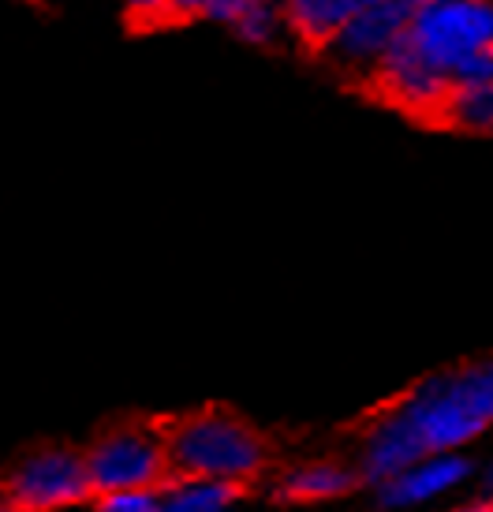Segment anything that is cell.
Listing matches in <instances>:
<instances>
[{
  "instance_id": "cell-1",
  "label": "cell",
  "mask_w": 493,
  "mask_h": 512,
  "mask_svg": "<svg viewBox=\"0 0 493 512\" xmlns=\"http://www.w3.org/2000/svg\"><path fill=\"white\" fill-rule=\"evenodd\" d=\"M493 430V356L441 370L381 412L359 445V475L378 483L430 453H464Z\"/></svg>"
},
{
  "instance_id": "cell-2",
  "label": "cell",
  "mask_w": 493,
  "mask_h": 512,
  "mask_svg": "<svg viewBox=\"0 0 493 512\" xmlns=\"http://www.w3.org/2000/svg\"><path fill=\"white\" fill-rule=\"evenodd\" d=\"M172 475L213 479L240 490L266 471V441L258 430L228 412H198L165 434Z\"/></svg>"
},
{
  "instance_id": "cell-3",
  "label": "cell",
  "mask_w": 493,
  "mask_h": 512,
  "mask_svg": "<svg viewBox=\"0 0 493 512\" xmlns=\"http://www.w3.org/2000/svg\"><path fill=\"white\" fill-rule=\"evenodd\" d=\"M404 38L449 83H456V72L467 60L493 45V4L490 0H452V4L423 0Z\"/></svg>"
},
{
  "instance_id": "cell-4",
  "label": "cell",
  "mask_w": 493,
  "mask_h": 512,
  "mask_svg": "<svg viewBox=\"0 0 493 512\" xmlns=\"http://www.w3.org/2000/svg\"><path fill=\"white\" fill-rule=\"evenodd\" d=\"M94 494L113 490H157L172 479L169 445L157 430L120 427L83 453Z\"/></svg>"
},
{
  "instance_id": "cell-5",
  "label": "cell",
  "mask_w": 493,
  "mask_h": 512,
  "mask_svg": "<svg viewBox=\"0 0 493 512\" xmlns=\"http://www.w3.org/2000/svg\"><path fill=\"white\" fill-rule=\"evenodd\" d=\"M94 494L86 460L71 449H38L23 456L4 483V498L15 512H60L83 505Z\"/></svg>"
},
{
  "instance_id": "cell-6",
  "label": "cell",
  "mask_w": 493,
  "mask_h": 512,
  "mask_svg": "<svg viewBox=\"0 0 493 512\" xmlns=\"http://www.w3.org/2000/svg\"><path fill=\"white\" fill-rule=\"evenodd\" d=\"M419 4H423V0H367V4L325 42V49L333 53V60H337L340 68L374 75L381 60L389 57V49L408 34L411 19L419 12Z\"/></svg>"
},
{
  "instance_id": "cell-7",
  "label": "cell",
  "mask_w": 493,
  "mask_h": 512,
  "mask_svg": "<svg viewBox=\"0 0 493 512\" xmlns=\"http://www.w3.org/2000/svg\"><path fill=\"white\" fill-rule=\"evenodd\" d=\"M471 460L464 453H430L411 460L393 475L378 479L374 486V505L381 512H415L434 501L456 494L471 479Z\"/></svg>"
},
{
  "instance_id": "cell-8",
  "label": "cell",
  "mask_w": 493,
  "mask_h": 512,
  "mask_svg": "<svg viewBox=\"0 0 493 512\" xmlns=\"http://www.w3.org/2000/svg\"><path fill=\"white\" fill-rule=\"evenodd\" d=\"M374 83L381 86L385 98L411 109V113H441V105L452 90L449 79L411 49L408 38H400L389 49V57L381 60L378 72H374Z\"/></svg>"
},
{
  "instance_id": "cell-9",
  "label": "cell",
  "mask_w": 493,
  "mask_h": 512,
  "mask_svg": "<svg viewBox=\"0 0 493 512\" xmlns=\"http://www.w3.org/2000/svg\"><path fill=\"white\" fill-rule=\"evenodd\" d=\"M363 475L344 460H303L281 475L277 494L296 505H322V501L348 498Z\"/></svg>"
},
{
  "instance_id": "cell-10",
  "label": "cell",
  "mask_w": 493,
  "mask_h": 512,
  "mask_svg": "<svg viewBox=\"0 0 493 512\" xmlns=\"http://www.w3.org/2000/svg\"><path fill=\"white\" fill-rule=\"evenodd\" d=\"M367 0H284V23L303 42L325 45Z\"/></svg>"
},
{
  "instance_id": "cell-11",
  "label": "cell",
  "mask_w": 493,
  "mask_h": 512,
  "mask_svg": "<svg viewBox=\"0 0 493 512\" xmlns=\"http://www.w3.org/2000/svg\"><path fill=\"white\" fill-rule=\"evenodd\" d=\"M236 509V486L176 475L161 486V512H225Z\"/></svg>"
},
{
  "instance_id": "cell-12",
  "label": "cell",
  "mask_w": 493,
  "mask_h": 512,
  "mask_svg": "<svg viewBox=\"0 0 493 512\" xmlns=\"http://www.w3.org/2000/svg\"><path fill=\"white\" fill-rule=\"evenodd\" d=\"M441 116L464 131L493 135V79L486 83H456L441 105Z\"/></svg>"
},
{
  "instance_id": "cell-13",
  "label": "cell",
  "mask_w": 493,
  "mask_h": 512,
  "mask_svg": "<svg viewBox=\"0 0 493 512\" xmlns=\"http://www.w3.org/2000/svg\"><path fill=\"white\" fill-rule=\"evenodd\" d=\"M281 19L284 15L269 4V0H251V4H243L240 12L232 15L228 23L236 27V34L240 38H247V42L254 45H266L277 38V30H281Z\"/></svg>"
},
{
  "instance_id": "cell-14",
  "label": "cell",
  "mask_w": 493,
  "mask_h": 512,
  "mask_svg": "<svg viewBox=\"0 0 493 512\" xmlns=\"http://www.w3.org/2000/svg\"><path fill=\"white\" fill-rule=\"evenodd\" d=\"M98 512H161V486L157 490H113V494H98Z\"/></svg>"
},
{
  "instance_id": "cell-15",
  "label": "cell",
  "mask_w": 493,
  "mask_h": 512,
  "mask_svg": "<svg viewBox=\"0 0 493 512\" xmlns=\"http://www.w3.org/2000/svg\"><path fill=\"white\" fill-rule=\"evenodd\" d=\"M243 4H251V0H180V12L184 15H213V19H225L228 23Z\"/></svg>"
},
{
  "instance_id": "cell-16",
  "label": "cell",
  "mask_w": 493,
  "mask_h": 512,
  "mask_svg": "<svg viewBox=\"0 0 493 512\" xmlns=\"http://www.w3.org/2000/svg\"><path fill=\"white\" fill-rule=\"evenodd\" d=\"M135 15H150V19H161V15L180 12V0H127Z\"/></svg>"
},
{
  "instance_id": "cell-17",
  "label": "cell",
  "mask_w": 493,
  "mask_h": 512,
  "mask_svg": "<svg viewBox=\"0 0 493 512\" xmlns=\"http://www.w3.org/2000/svg\"><path fill=\"white\" fill-rule=\"evenodd\" d=\"M452 512H493V494L486 490L482 498H471V501H464V505H456Z\"/></svg>"
},
{
  "instance_id": "cell-18",
  "label": "cell",
  "mask_w": 493,
  "mask_h": 512,
  "mask_svg": "<svg viewBox=\"0 0 493 512\" xmlns=\"http://www.w3.org/2000/svg\"><path fill=\"white\" fill-rule=\"evenodd\" d=\"M0 512H15V509H12V501L4 498V494H0Z\"/></svg>"
},
{
  "instance_id": "cell-19",
  "label": "cell",
  "mask_w": 493,
  "mask_h": 512,
  "mask_svg": "<svg viewBox=\"0 0 493 512\" xmlns=\"http://www.w3.org/2000/svg\"><path fill=\"white\" fill-rule=\"evenodd\" d=\"M486 490H490V494H493V464H490V468H486Z\"/></svg>"
},
{
  "instance_id": "cell-20",
  "label": "cell",
  "mask_w": 493,
  "mask_h": 512,
  "mask_svg": "<svg viewBox=\"0 0 493 512\" xmlns=\"http://www.w3.org/2000/svg\"><path fill=\"white\" fill-rule=\"evenodd\" d=\"M426 4H452V0H426Z\"/></svg>"
},
{
  "instance_id": "cell-21",
  "label": "cell",
  "mask_w": 493,
  "mask_h": 512,
  "mask_svg": "<svg viewBox=\"0 0 493 512\" xmlns=\"http://www.w3.org/2000/svg\"><path fill=\"white\" fill-rule=\"evenodd\" d=\"M225 512H236V509H225Z\"/></svg>"
}]
</instances>
